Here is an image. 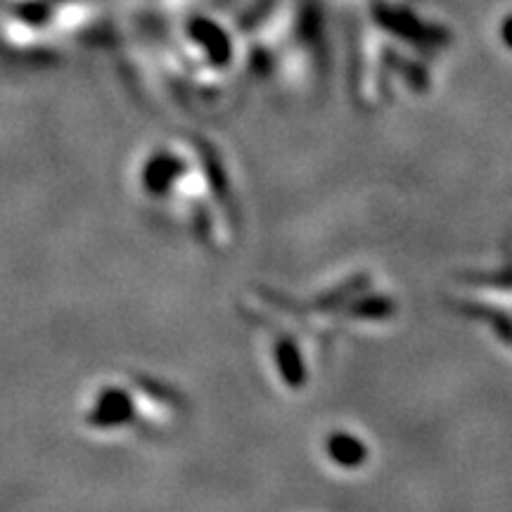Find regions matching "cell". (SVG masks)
I'll return each instance as SVG.
<instances>
[{
    "label": "cell",
    "instance_id": "cell-1",
    "mask_svg": "<svg viewBox=\"0 0 512 512\" xmlns=\"http://www.w3.org/2000/svg\"><path fill=\"white\" fill-rule=\"evenodd\" d=\"M138 188L150 207L207 256H226L242 235L238 181L226 152L202 133H176L140 159Z\"/></svg>",
    "mask_w": 512,
    "mask_h": 512
},
{
    "label": "cell",
    "instance_id": "cell-2",
    "mask_svg": "<svg viewBox=\"0 0 512 512\" xmlns=\"http://www.w3.org/2000/svg\"><path fill=\"white\" fill-rule=\"evenodd\" d=\"M240 302L302 330L323 351L339 339L377 335L401 316V302L394 287L380 271L361 266L332 273L304 292L256 287L247 290Z\"/></svg>",
    "mask_w": 512,
    "mask_h": 512
},
{
    "label": "cell",
    "instance_id": "cell-3",
    "mask_svg": "<svg viewBox=\"0 0 512 512\" xmlns=\"http://www.w3.org/2000/svg\"><path fill=\"white\" fill-rule=\"evenodd\" d=\"M444 299L458 318L512 354V242L496 261L453 273Z\"/></svg>",
    "mask_w": 512,
    "mask_h": 512
},
{
    "label": "cell",
    "instance_id": "cell-4",
    "mask_svg": "<svg viewBox=\"0 0 512 512\" xmlns=\"http://www.w3.org/2000/svg\"><path fill=\"white\" fill-rule=\"evenodd\" d=\"M102 394V420L117 430L143 432L145 437H169L188 418V399L176 384L136 375Z\"/></svg>",
    "mask_w": 512,
    "mask_h": 512
},
{
    "label": "cell",
    "instance_id": "cell-5",
    "mask_svg": "<svg viewBox=\"0 0 512 512\" xmlns=\"http://www.w3.org/2000/svg\"><path fill=\"white\" fill-rule=\"evenodd\" d=\"M320 453L335 470L358 472L363 470L373 458V446H370L368 434L351 425L328 427L320 434Z\"/></svg>",
    "mask_w": 512,
    "mask_h": 512
}]
</instances>
